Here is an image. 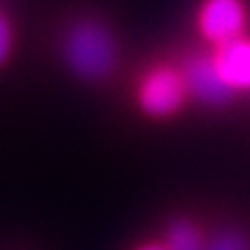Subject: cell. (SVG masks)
Here are the masks:
<instances>
[{"label":"cell","instance_id":"8992f818","mask_svg":"<svg viewBox=\"0 0 250 250\" xmlns=\"http://www.w3.org/2000/svg\"><path fill=\"white\" fill-rule=\"evenodd\" d=\"M163 244L169 250H207L200 229L188 219H177L169 223Z\"/></svg>","mask_w":250,"mask_h":250},{"label":"cell","instance_id":"9c48e42d","mask_svg":"<svg viewBox=\"0 0 250 250\" xmlns=\"http://www.w3.org/2000/svg\"><path fill=\"white\" fill-rule=\"evenodd\" d=\"M134 250H169L165 244H161V242H152V244H142V246H138Z\"/></svg>","mask_w":250,"mask_h":250},{"label":"cell","instance_id":"3957f363","mask_svg":"<svg viewBox=\"0 0 250 250\" xmlns=\"http://www.w3.org/2000/svg\"><path fill=\"white\" fill-rule=\"evenodd\" d=\"M246 13L240 0H205L198 13V27L202 36L215 46L242 38Z\"/></svg>","mask_w":250,"mask_h":250},{"label":"cell","instance_id":"5b68a950","mask_svg":"<svg viewBox=\"0 0 250 250\" xmlns=\"http://www.w3.org/2000/svg\"><path fill=\"white\" fill-rule=\"evenodd\" d=\"M213 61L225 83L233 92L250 90V40L238 38L217 46Z\"/></svg>","mask_w":250,"mask_h":250},{"label":"cell","instance_id":"52a82bcc","mask_svg":"<svg viewBox=\"0 0 250 250\" xmlns=\"http://www.w3.org/2000/svg\"><path fill=\"white\" fill-rule=\"evenodd\" d=\"M207 250H250L248 240L238 231H225L207 244Z\"/></svg>","mask_w":250,"mask_h":250},{"label":"cell","instance_id":"277c9868","mask_svg":"<svg viewBox=\"0 0 250 250\" xmlns=\"http://www.w3.org/2000/svg\"><path fill=\"white\" fill-rule=\"evenodd\" d=\"M188 85V94L208 106H223L233 98V92L219 73L213 54H200L186 62L182 69Z\"/></svg>","mask_w":250,"mask_h":250},{"label":"cell","instance_id":"6da1fadb","mask_svg":"<svg viewBox=\"0 0 250 250\" xmlns=\"http://www.w3.org/2000/svg\"><path fill=\"white\" fill-rule=\"evenodd\" d=\"M65 61L82 80L103 82L117 67V42L98 21H80L67 31Z\"/></svg>","mask_w":250,"mask_h":250},{"label":"cell","instance_id":"7a4b0ae2","mask_svg":"<svg viewBox=\"0 0 250 250\" xmlns=\"http://www.w3.org/2000/svg\"><path fill=\"white\" fill-rule=\"evenodd\" d=\"M188 85L184 73L173 67H154L150 69L138 88L140 108L154 119H167L184 106Z\"/></svg>","mask_w":250,"mask_h":250},{"label":"cell","instance_id":"ba28073f","mask_svg":"<svg viewBox=\"0 0 250 250\" xmlns=\"http://www.w3.org/2000/svg\"><path fill=\"white\" fill-rule=\"evenodd\" d=\"M13 44H15L13 25H11V21L0 13V67L9 61L11 52H13Z\"/></svg>","mask_w":250,"mask_h":250}]
</instances>
